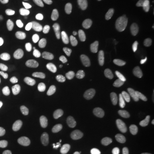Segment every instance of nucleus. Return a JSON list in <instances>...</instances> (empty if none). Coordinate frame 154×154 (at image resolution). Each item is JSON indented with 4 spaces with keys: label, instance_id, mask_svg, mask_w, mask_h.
Segmentation results:
<instances>
[{
    "label": "nucleus",
    "instance_id": "f257e3e1",
    "mask_svg": "<svg viewBox=\"0 0 154 154\" xmlns=\"http://www.w3.org/2000/svg\"><path fill=\"white\" fill-rule=\"evenodd\" d=\"M96 71V81L95 84L103 91L112 95H121L127 91V79L121 72L108 64H98L95 66Z\"/></svg>",
    "mask_w": 154,
    "mask_h": 154
},
{
    "label": "nucleus",
    "instance_id": "f03ea898",
    "mask_svg": "<svg viewBox=\"0 0 154 154\" xmlns=\"http://www.w3.org/2000/svg\"><path fill=\"white\" fill-rule=\"evenodd\" d=\"M46 108L50 114L58 118H72L79 109L76 99L64 94H51L46 99Z\"/></svg>",
    "mask_w": 154,
    "mask_h": 154
},
{
    "label": "nucleus",
    "instance_id": "7ed1b4c3",
    "mask_svg": "<svg viewBox=\"0 0 154 154\" xmlns=\"http://www.w3.org/2000/svg\"><path fill=\"white\" fill-rule=\"evenodd\" d=\"M140 123L136 116L127 114L116 125L114 136L121 144H132L137 139Z\"/></svg>",
    "mask_w": 154,
    "mask_h": 154
},
{
    "label": "nucleus",
    "instance_id": "20e7f679",
    "mask_svg": "<svg viewBox=\"0 0 154 154\" xmlns=\"http://www.w3.org/2000/svg\"><path fill=\"white\" fill-rule=\"evenodd\" d=\"M22 86L27 93H35L41 81V69L31 58H25L19 67Z\"/></svg>",
    "mask_w": 154,
    "mask_h": 154
},
{
    "label": "nucleus",
    "instance_id": "39448f33",
    "mask_svg": "<svg viewBox=\"0 0 154 154\" xmlns=\"http://www.w3.org/2000/svg\"><path fill=\"white\" fill-rule=\"evenodd\" d=\"M58 37L62 44L68 48L84 46L89 41L88 31L75 25H62L58 30Z\"/></svg>",
    "mask_w": 154,
    "mask_h": 154
},
{
    "label": "nucleus",
    "instance_id": "423d86ee",
    "mask_svg": "<svg viewBox=\"0 0 154 154\" xmlns=\"http://www.w3.org/2000/svg\"><path fill=\"white\" fill-rule=\"evenodd\" d=\"M118 118V110L110 102L102 103L96 109V119L102 128H109L116 123Z\"/></svg>",
    "mask_w": 154,
    "mask_h": 154
},
{
    "label": "nucleus",
    "instance_id": "0eeeda50",
    "mask_svg": "<svg viewBox=\"0 0 154 154\" xmlns=\"http://www.w3.org/2000/svg\"><path fill=\"white\" fill-rule=\"evenodd\" d=\"M149 88H150L149 79L144 75H139V76H135L131 80V82L128 84L127 94L130 96V99L135 100V102H139V100H143L146 96Z\"/></svg>",
    "mask_w": 154,
    "mask_h": 154
},
{
    "label": "nucleus",
    "instance_id": "6e6552de",
    "mask_svg": "<svg viewBox=\"0 0 154 154\" xmlns=\"http://www.w3.org/2000/svg\"><path fill=\"white\" fill-rule=\"evenodd\" d=\"M99 3L110 16L121 21H131V12L126 0H99Z\"/></svg>",
    "mask_w": 154,
    "mask_h": 154
},
{
    "label": "nucleus",
    "instance_id": "1a4fd4ad",
    "mask_svg": "<svg viewBox=\"0 0 154 154\" xmlns=\"http://www.w3.org/2000/svg\"><path fill=\"white\" fill-rule=\"evenodd\" d=\"M16 37L18 42L23 46H36L44 42L45 35L44 32L32 27H21L16 32Z\"/></svg>",
    "mask_w": 154,
    "mask_h": 154
},
{
    "label": "nucleus",
    "instance_id": "9d476101",
    "mask_svg": "<svg viewBox=\"0 0 154 154\" xmlns=\"http://www.w3.org/2000/svg\"><path fill=\"white\" fill-rule=\"evenodd\" d=\"M77 149L82 154H91L95 149V135L90 128H80L75 136Z\"/></svg>",
    "mask_w": 154,
    "mask_h": 154
},
{
    "label": "nucleus",
    "instance_id": "9b49d317",
    "mask_svg": "<svg viewBox=\"0 0 154 154\" xmlns=\"http://www.w3.org/2000/svg\"><path fill=\"white\" fill-rule=\"evenodd\" d=\"M48 69H49L51 79L59 84H66L71 77L69 69L60 59H51L49 62V66H48Z\"/></svg>",
    "mask_w": 154,
    "mask_h": 154
},
{
    "label": "nucleus",
    "instance_id": "f8f14e48",
    "mask_svg": "<svg viewBox=\"0 0 154 154\" xmlns=\"http://www.w3.org/2000/svg\"><path fill=\"white\" fill-rule=\"evenodd\" d=\"M96 81V71L95 67H89L85 68L79 77L76 79V89L80 93H88V91L95 85Z\"/></svg>",
    "mask_w": 154,
    "mask_h": 154
},
{
    "label": "nucleus",
    "instance_id": "ddd939ff",
    "mask_svg": "<svg viewBox=\"0 0 154 154\" xmlns=\"http://www.w3.org/2000/svg\"><path fill=\"white\" fill-rule=\"evenodd\" d=\"M107 55L114 60H126L130 57V48L122 40H114L107 46Z\"/></svg>",
    "mask_w": 154,
    "mask_h": 154
},
{
    "label": "nucleus",
    "instance_id": "4468645a",
    "mask_svg": "<svg viewBox=\"0 0 154 154\" xmlns=\"http://www.w3.org/2000/svg\"><path fill=\"white\" fill-rule=\"evenodd\" d=\"M67 11H68L71 18L73 19L75 26H77V27L90 26V25H93L94 21H95V18H94L93 14H90L89 12H86L85 9L68 5V7H67Z\"/></svg>",
    "mask_w": 154,
    "mask_h": 154
},
{
    "label": "nucleus",
    "instance_id": "2eb2a0df",
    "mask_svg": "<svg viewBox=\"0 0 154 154\" xmlns=\"http://www.w3.org/2000/svg\"><path fill=\"white\" fill-rule=\"evenodd\" d=\"M128 3L141 13L150 14L154 12V0H128Z\"/></svg>",
    "mask_w": 154,
    "mask_h": 154
},
{
    "label": "nucleus",
    "instance_id": "dca6fc26",
    "mask_svg": "<svg viewBox=\"0 0 154 154\" xmlns=\"http://www.w3.org/2000/svg\"><path fill=\"white\" fill-rule=\"evenodd\" d=\"M0 4L9 12H17L25 8L26 0H0Z\"/></svg>",
    "mask_w": 154,
    "mask_h": 154
},
{
    "label": "nucleus",
    "instance_id": "f3484780",
    "mask_svg": "<svg viewBox=\"0 0 154 154\" xmlns=\"http://www.w3.org/2000/svg\"><path fill=\"white\" fill-rule=\"evenodd\" d=\"M11 118L8 117V114L4 112H0V139L5 137L8 132L11 131Z\"/></svg>",
    "mask_w": 154,
    "mask_h": 154
},
{
    "label": "nucleus",
    "instance_id": "a211bd4d",
    "mask_svg": "<svg viewBox=\"0 0 154 154\" xmlns=\"http://www.w3.org/2000/svg\"><path fill=\"white\" fill-rule=\"evenodd\" d=\"M45 154H69V152L63 146H54V148L49 149Z\"/></svg>",
    "mask_w": 154,
    "mask_h": 154
},
{
    "label": "nucleus",
    "instance_id": "6ab92c4d",
    "mask_svg": "<svg viewBox=\"0 0 154 154\" xmlns=\"http://www.w3.org/2000/svg\"><path fill=\"white\" fill-rule=\"evenodd\" d=\"M8 57V50L5 46H0V58L2 59H5V58Z\"/></svg>",
    "mask_w": 154,
    "mask_h": 154
},
{
    "label": "nucleus",
    "instance_id": "aec40b11",
    "mask_svg": "<svg viewBox=\"0 0 154 154\" xmlns=\"http://www.w3.org/2000/svg\"><path fill=\"white\" fill-rule=\"evenodd\" d=\"M100 154H118L116 150H113L112 148H104V149H102V152H100Z\"/></svg>",
    "mask_w": 154,
    "mask_h": 154
},
{
    "label": "nucleus",
    "instance_id": "412c9836",
    "mask_svg": "<svg viewBox=\"0 0 154 154\" xmlns=\"http://www.w3.org/2000/svg\"><path fill=\"white\" fill-rule=\"evenodd\" d=\"M99 146H100V149L107 148V143H105V141H100V143H99Z\"/></svg>",
    "mask_w": 154,
    "mask_h": 154
},
{
    "label": "nucleus",
    "instance_id": "4be33fe9",
    "mask_svg": "<svg viewBox=\"0 0 154 154\" xmlns=\"http://www.w3.org/2000/svg\"><path fill=\"white\" fill-rule=\"evenodd\" d=\"M75 2H82V0H75Z\"/></svg>",
    "mask_w": 154,
    "mask_h": 154
},
{
    "label": "nucleus",
    "instance_id": "5701e85b",
    "mask_svg": "<svg viewBox=\"0 0 154 154\" xmlns=\"http://www.w3.org/2000/svg\"><path fill=\"white\" fill-rule=\"evenodd\" d=\"M153 55H154V46H153Z\"/></svg>",
    "mask_w": 154,
    "mask_h": 154
}]
</instances>
